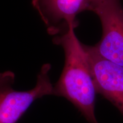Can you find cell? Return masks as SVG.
I'll use <instances>...</instances> for the list:
<instances>
[{
    "label": "cell",
    "mask_w": 123,
    "mask_h": 123,
    "mask_svg": "<svg viewBox=\"0 0 123 123\" xmlns=\"http://www.w3.org/2000/svg\"><path fill=\"white\" fill-rule=\"evenodd\" d=\"M75 27L70 25L66 32L54 39V43L63 49L65 63L54 86L53 95L70 101L88 123H99L95 113L96 89L83 44L75 35Z\"/></svg>",
    "instance_id": "cell-1"
},
{
    "label": "cell",
    "mask_w": 123,
    "mask_h": 123,
    "mask_svg": "<svg viewBox=\"0 0 123 123\" xmlns=\"http://www.w3.org/2000/svg\"><path fill=\"white\" fill-rule=\"evenodd\" d=\"M51 68L50 64H43L35 87L24 91L14 89L13 72L0 73V123H17L35 101L54 95V86L49 76Z\"/></svg>",
    "instance_id": "cell-2"
},
{
    "label": "cell",
    "mask_w": 123,
    "mask_h": 123,
    "mask_svg": "<svg viewBox=\"0 0 123 123\" xmlns=\"http://www.w3.org/2000/svg\"><path fill=\"white\" fill-rule=\"evenodd\" d=\"M91 10L99 17L103 29L95 49L104 59L123 67V8L120 0H103Z\"/></svg>",
    "instance_id": "cell-3"
},
{
    "label": "cell",
    "mask_w": 123,
    "mask_h": 123,
    "mask_svg": "<svg viewBox=\"0 0 123 123\" xmlns=\"http://www.w3.org/2000/svg\"><path fill=\"white\" fill-rule=\"evenodd\" d=\"M97 93L117 108L123 115V67L104 59L94 46L83 44Z\"/></svg>",
    "instance_id": "cell-4"
},
{
    "label": "cell",
    "mask_w": 123,
    "mask_h": 123,
    "mask_svg": "<svg viewBox=\"0 0 123 123\" xmlns=\"http://www.w3.org/2000/svg\"><path fill=\"white\" fill-rule=\"evenodd\" d=\"M91 4V0H32V5L51 35L62 34L70 25L76 27V16L90 10Z\"/></svg>",
    "instance_id": "cell-5"
},
{
    "label": "cell",
    "mask_w": 123,
    "mask_h": 123,
    "mask_svg": "<svg viewBox=\"0 0 123 123\" xmlns=\"http://www.w3.org/2000/svg\"><path fill=\"white\" fill-rule=\"evenodd\" d=\"M91 3H92L91 7V9L92 7L93 6V5H96V4H98V3L100 2L101 1H103V0H91ZM91 9H90V10H91Z\"/></svg>",
    "instance_id": "cell-6"
}]
</instances>
